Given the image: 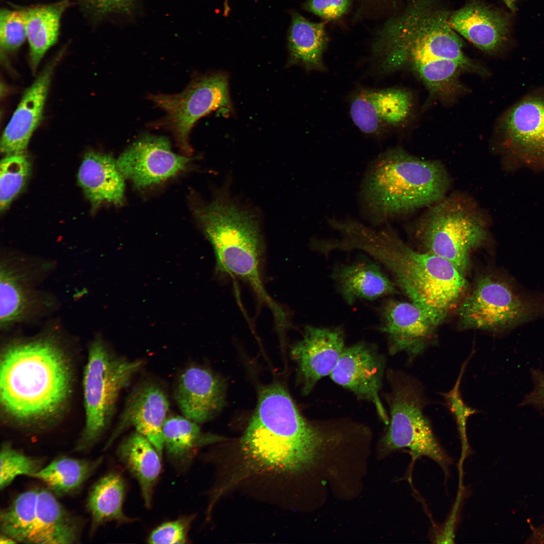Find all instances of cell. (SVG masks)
Wrapping results in <instances>:
<instances>
[{
    "label": "cell",
    "mask_w": 544,
    "mask_h": 544,
    "mask_svg": "<svg viewBox=\"0 0 544 544\" xmlns=\"http://www.w3.org/2000/svg\"><path fill=\"white\" fill-rule=\"evenodd\" d=\"M72 383L68 356L52 338L12 343L2 353L1 406L14 425L45 428L64 409Z\"/></svg>",
    "instance_id": "obj_1"
},
{
    "label": "cell",
    "mask_w": 544,
    "mask_h": 544,
    "mask_svg": "<svg viewBox=\"0 0 544 544\" xmlns=\"http://www.w3.org/2000/svg\"><path fill=\"white\" fill-rule=\"evenodd\" d=\"M337 436L305 419L286 389L272 383L260 390L240 440L242 466L253 474H295L313 463Z\"/></svg>",
    "instance_id": "obj_2"
},
{
    "label": "cell",
    "mask_w": 544,
    "mask_h": 544,
    "mask_svg": "<svg viewBox=\"0 0 544 544\" xmlns=\"http://www.w3.org/2000/svg\"><path fill=\"white\" fill-rule=\"evenodd\" d=\"M344 246L359 250L382 264L398 286L438 326L458 304L467 286L451 263L431 253L416 251L391 228L376 230L356 221L347 228Z\"/></svg>",
    "instance_id": "obj_3"
},
{
    "label": "cell",
    "mask_w": 544,
    "mask_h": 544,
    "mask_svg": "<svg viewBox=\"0 0 544 544\" xmlns=\"http://www.w3.org/2000/svg\"><path fill=\"white\" fill-rule=\"evenodd\" d=\"M450 14L435 0H411L402 12L386 22L373 44L381 72L450 59L466 65L472 73L487 76L485 67L464 53L461 38L450 25Z\"/></svg>",
    "instance_id": "obj_4"
},
{
    "label": "cell",
    "mask_w": 544,
    "mask_h": 544,
    "mask_svg": "<svg viewBox=\"0 0 544 544\" xmlns=\"http://www.w3.org/2000/svg\"><path fill=\"white\" fill-rule=\"evenodd\" d=\"M450 180L439 161L424 160L400 148L387 150L372 162L361 189L363 209L371 222L429 207L447 194Z\"/></svg>",
    "instance_id": "obj_5"
},
{
    "label": "cell",
    "mask_w": 544,
    "mask_h": 544,
    "mask_svg": "<svg viewBox=\"0 0 544 544\" xmlns=\"http://www.w3.org/2000/svg\"><path fill=\"white\" fill-rule=\"evenodd\" d=\"M194 212L213 247L217 269L246 283L276 321L284 320L287 314L269 296L262 280L263 241L253 215L222 194L197 206Z\"/></svg>",
    "instance_id": "obj_6"
},
{
    "label": "cell",
    "mask_w": 544,
    "mask_h": 544,
    "mask_svg": "<svg viewBox=\"0 0 544 544\" xmlns=\"http://www.w3.org/2000/svg\"><path fill=\"white\" fill-rule=\"evenodd\" d=\"M428 208L415 228L423 251L445 259L464 275L471 252L488 241L486 215L473 199L460 193L447 195Z\"/></svg>",
    "instance_id": "obj_7"
},
{
    "label": "cell",
    "mask_w": 544,
    "mask_h": 544,
    "mask_svg": "<svg viewBox=\"0 0 544 544\" xmlns=\"http://www.w3.org/2000/svg\"><path fill=\"white\" fill-rule=\"evenodd\" d=\"M144 363L113 354L100 339L91 344L83 375L85 426L74 451H87L98 442L109 425L121 391Z\"/></svg>",
    "instance_id": "obj_8"
},
{
    "label": "cell",
    "mask_w": 544,
    "mask_h": 544,
    "mask_svg": "<svg viewBox=\"0 0 544 544\" xmlns=\"http://www.w3.org/2000/svg\"><path fill=\"white\" fill-rule=\"evenodd\" d=\"M389 397L390 420L383 437L387 451L406 448L415 460L427 457L438 463L446 474L451 459L436 438L424 414L426 399L422 386L411 376L396 374Z\"/></svg>",
    "instance_id": "obj_9"
},
{
    "label": "cell",
    "mask_w": 544,
    "mask_h": 544,
    "mask_svg": "<svg viewBox=\"0 0 544 544\" xmlns=\"http://www.w3.org/2000/svg\"><path fill=\"white\" fill-rule=\"evenodd\" d=\"M147 97L165 112L163 117L150 125L171 131L178 147L187 156L192 152L189 134L197 121L212 111L227 112L232 107L229 77L222 72L194 77L180 93L150 94Z\"/></svg>",
    "instance_id": "obj_10"
},
{
    "label": "cell",
    "mask_w": 544,
    "mask_h": 544,
    "mask_svg": "<svg viewBox=\"0 0 544 544\" xmlns=\"http://www.w3.org/2000/svg\"><path fill=\"white\" fill-rule=\"evenodd\" d=\"M534 310L529 302L517 294L512 286L492 275L480 277L458 309L466 328L500 331L531 318Z\"/></svg>",
    "instance_id": "obj_11"
},
{
    "label": "cell",
    "mask_w": 544,
    "mask_h": 544,
    "mask_svg": "<svg viewBox=\"0 0 544 544\" xmlns=\"http://www.w3.org/2000/svg\"><path fill=\"white\" fill-rule=\"evenodd\" d=\"M497 149L504 156L544 168V87L521 98L499 118Z\"/></svg>",
    "instance_id": "obj_12"
},
{
    "label": "cell",
    "mask_w": 544,
    "mask_h": 544,
    "mask_svg": "<svg viewBox=\"0 0 544 544\" xmlns=\"http://www.w3.org/2000/svg\"><path fill=\"white\" fill-rule=\"evenodd\" d=\"M189 160L173 153L167 138L146 134L130 145L116 163L123 177L143 188L174 175Z\"/></svg>",
    "instance_id": "obj_13"
},
{
    "label": "cell",
    "mask_w": 544,
    "mask_h": 544,
    "mask_svg": "<svg viewBox=\"0 0 544 544\" xmlns=\"http://www.w3.org/2000/svg\"><path fill=\"white\" fill-rule=\"evenodd\" d=\"M413 110L411 93L397 88L360 90L352 98L350 107L355 125L363 133L375 136L405 125Z\"/></svg>",
    "instance_id": "obj_14"
},
{
    "label": "cell",
    "mask_w": 544,
    "mask_h": 544,
    "mask_svg": "<svg viewBox=\"0 0 544 544\" xmlns=\"http://www.w3.org/2000/svg\"><path fill=\"white\" fill-rule=\"evenodd\" d=\"M385 369V359L375 347L367 343L345 348L329 375L336 383L359 398L371 401L387 425L389 419L379 396Z\"/></svg>",
    "instance_id": "obj_15"
},
{
    "label": "cell",
    "mask_w": 544,
    "mask_h": 544,
    "mask_svg": "<svg viewBox=\"0 0 544 544\" xmlns=\"http://www.w3.org/2000/svg\"><path fill=\"white\" fill-rule=\"evenodd\" d=\"M380 313L379 329L387 335L392 354L404 352L411 361L432 343L437 326L413 303L388 300Z\"/></svg>",
    "instance_id": "obj_16"
},
{
    "label": "cell",
    "mask_w": 544,
    "mask_h": 544,
    "mask_svg": "<svg viewBox=\"0 0 544 544\" xmlns=\"http://www.w3.org/2000/svg\"><path fill=\"white\" fill-rule=\"evenodd\" d=\"M449 22L458 34L484 52L502 53L511 44L510 17L479 1H471L450 13Z\"/></svg>",
    "instance_id": "obj_17"
},
{
    "label": "cell",
    "mask_w": 544,
    "mask_h": 544,
    "mask_svg": "<svg viewBox=\"0 0 544 544\" xmlns=\"http://www.w3.org/2000/svg\"><path fill=\"white\" fill-rule=\"evenodd\" d=\"M345 348L341 328L305 327L302 338L291 352L297 364L303 394L309 393L321 378L331 374Z\"/></svg>",
    "instance_id": "obj_18"
},
{
    "label": "cell",
    "mask_w": 544,
    "mask_h": 544,
    "mask_svg": "<svg viewBox=\"0 0 544 544\" xmlns=\"http://www.w3.org/2000/svg\"><path fill=\"white\" fill-rule=\"evenodd\" d=\"M169 403L164 391L153 383H144L129 395L118 424L104 449L109 448L120 434L129 427L147 438L162 456V429Z\"/></svg>",
    "instance_id": "obj_19"
},
{
    "label": "cell",
    "mask_w": 544,
    "mask_h": 544,
    "mask_svg": "<svg viewBox=\"0 0 544 544\" xmlns=\"http://www.w3.org/2000/svg\"><path fill=\"white\" fill-rule=\"evenodd\" d=\"M57 59L47 64L24 92L3 132L1 151L6 155L23 153L39 125Z\"/></svg>",
    "instance_id": "obj_20"
},
{
    "label": "cell",
    "mask_w": 544,
    "mask_h": 544,
    "mask_svg": "<svg viewBox=\"0 0 544 544\" xmlns=\"http://www.w3.org/2000/svg\"><path fill=\"white\" fill-rule=\"evenodd\" d=\"M174 396L184 417L197 423L209 421L225 403L222 380L200 367L186 369L180 375Z\"/></svg>",
    "instance_id": "obj_21"
},
{
    "label": "cell",
    "mask_w": 544,
    "mask_h": 544,
    "mask_svg": "<svg viewBox=\"0 0 544 544\" xmlns=\"http://www.w3.org/2000/svg\"><path fill=\"white\" fill-rule=\"evenodd\" d=\"M49 490L38 489L35 517L29 543H76L82 522L69 512Z\"/></svg>",
    "instance_id": "obj_22"
},
{
    "label": "cell",
    "mask_w": 544,
    "mask_h": 544,
    "mask_svg": "<svg viewBox=\"0 0 544 544\" xmlns=\"http://www.w3.org/2000/svg\"><path fill=\"white\" fill-rule=\"evenodd\" d=\"M123 177L111 155L95 152L85 155L78 174L79 184L95 208L104 202H123Z\"/></svg>",
    "instance_id": "obj_23"
},
{
    "label": "cell",
    "mask_w": 544,
    "mask_h": 544,
    "mask_svg": "<svg viewBox=\"0 0 544 544\" xmlns=\"http://www.w3.org/2000/svg\"><path fill=\"white\" fill-rule=\"evenodd\" d=\"M332 278L349 305L358 299L373 300L397 292L395 284L378 263L370 260H361L339 266L334 270Z\"/></svg>",
    "instance_id": "obj_24"
},
{
    "label": "cell",
    "mask_w": 544,
    "mask_h": 544,
    "mask_svg": "<svg viewBox=\"0 0 544 544\" xmlns=\"http://www.w3.org/2000/svg\"><path fill=\"white\" fill-rule=\"evenodd\" d=\"M287 38L288 65H299L308 71L326 70L323 57L328 39L325 22H313L293 12Z\"/></svg>",
    "instance_id": "obj_25"
},
{
    "label": "cell",
    "mask_w": 544,
    "mask_h": 544,
    "mask_svg": "<svg viewBox=\"0 0 544 544\" xmlns=\"http://www.w3.org/2000/svg\"><path fill=\"white\" fill-rule=\"evenodd\" d=\"M117 456L120 462L139 483L146 507H151L154 488L161 468V455L152 443L137 432L119 445Z\"/></svg>",
    "instance_id": "obj_26"
},
{
    "label": "cell",
    "mask_w": 544,
    "mask_h": 544,
    "mask_svg": "<svg viewBox=\"0 0 544 544\" xmlns=\"http://www.w3.org/2000/svg\"><path fill=\"white\" fill-rule=\"evenodd\" d=\"M18 264L5 261L1 270V324L8 327L33 312L38 295L31 286V276Z\"/></svg>",
    "instance_id": "obj_27"
},
{
    "label": "cell",
    "mask_w": 544,
    "mask_h": 544,
    "mask_svg": "<svg viewBox=\"0 0 544 544\" xmlns=\"http://www.w3.org/2000/svg\"><path fill=\"white\" fill-rule=\"evenodd\" d=\"M68 0L24 9L30 63L34 73L47 51L57 41L61 16Z\"/></svg>",
    "instance_id": "obj_28"
},
{
    "label": "cell",
    "mask_w": 544,
    "mask_h": 544,
    "mask_svg": "<svg viewBox=\"0 0 544 544\" xmlns=\"http://www.w3.org/2000/svg\"><path fill=\"white\" fill-rule=\"evenodd\" d=\"M125 492L124 479L116 471L108 473L94 484L87 500V508L92 519V532L99 526L108 522L124 524L135 520L124 513Z\"/></svg>",
    "instance_id": "obj_29"
},
{
    "label": "cell",
    "mask_w": 544,
    "mask_h": 544,
    "mask_svg": "<svg viewBox=\"0 0 544 544\" xmlns=\"http://www.w3.org/2000/svg\"><path fill=\"white\" fill-rule=\"evenodd\" d=\"M162 433L164 449L169 459L179 467L189 464L200 448L222 439L203 433L197 423L184 416L167 418Z\"/></svg>",
    "instance_id": "obj_30"
},
{
    "label": "cell",
    "mask_w": 544,
    "mask_h": 544,
    "mask_svg": "<svg viewBox=\"0 0 544 544\" xmlns=\"http://www.w3.org/2000/svg\"><path fill=\"white\" fill-rule=\"evenodd\" d=\"M426 87L431 97L443 102L455 100L466 88L459 79L466 65L453 60L436 59L412 64L409 67Z\"/></svg>",
    "instance_id": "obj_31"
},
{
    "label": "cell",
    "mask_w": 544,
    "mask_h": 544,
    "mask_svg": "<svg viewBox=\"0 0 544 544\" xmlns=\"http://www.w3.org/2000/svg\"><path fill=\"white\" fill-rule=\"evenodd\" d=\"M102 460V457L93 460L59 457L43 467L33 478L44 483L55 496L61 497L80 488Z\"/></svg>",
    "instance_id": "obj_32"
},
{
    "label": "cell",
    "mask_w": 544,
    "mask_h": 544,
    "mask_svg": "<svg viewBox=\"0 0 544 544\" xmlns=\"http://www.w3.org/2000/svg\"><path fill=\"white\" fill-rule=\"evenodd\" d=\"M38 489L19 494L0 513L1 533L17 542L29 543L35 517Z\"/></svg>",
    "instance_id": "obj_33"
},
{
    "label": "cell",
    "mask_w": 544,
    "mask_h": 544,
    "mask_svg": "<svg viewBox=\"0 0 544 544\" xmlns=\"http://www.w3.org/2000/svg\"><path fill=\"white\" fill-rule=\"evenodd\" d=\"M31 171L28 157L23 153L6 155L0 164V210L7 209L24 187Z\"/></svg>",
    "instance_id": "obj_34"
},
{
    "label": "cell",
    "mask_w": 544,
    "mask_h": 544,
    "mask_svg": "<svg viewBox=\"0 0 544 544\" xmlns=\"http://www.w3.org/2000/svg\"><path fill=\"white\" fill-rule=\"evenodd\" d=\"M0 460L1 490L5 489L18 476L33 477L43 464V459L25 455L8 442L2 445Z\"/></svg>",
    "instance_id": "obj_35"
},
{
    "label": "cell",
    "mask_w": 544,
    "mask_h": 544,
    "mask_svg": "<svg viewBox=\"0 0 544 544\" xmlns=\"http://www.w3.org/2000/svg\"><path fill=\"white\" fill-rule=\"evenodd\" d=\"M27 38L24 10L2 9L0 13V44L4 52L16 51Z\"/></svg>",
    "instance_id": "obj_36"
},
{
    "label": "cell",
    "mask_w": 544,
    "mask_h": 544,
    "mask_svg": "<svg viewBox=\"0 0 544 544\" xmlns=\"http://www.w3.org/2000/svg\"><path fill=\"white\" fill-rule=\"evenodd\" d=\"M466 363V362L464 363L462 367L460 374L453 388L449 392L444 394L458 425L462 446V461H463L468 449L466 422L468 417L475 413V410L467 406L464 402L459 391L460 381Z\"/></svg>",
    "instance_id": "obj_37"
},
{
    "label": "cell",
    "mask_w": 544,
    "mask_h": 544,
    "mask_svg": "<svg viewBox=\"0 0 544 544\" xmlns=\"http://www.w3.org/2000/svg\"><path fill=\"white\" fill-rule=\"evenodd\" d=\"M193 516L180 517L165 522L155 528L148 538L149 543H185Z\"/></svg>",
    "instance_id": "obj_38"
},
{
    "label": "cell",
    "mask_w": 544,
    "mask_h": 544,
    "mask_svg": "<svg viewBox=\"0 0 544 544\" xmlns=\"http://www.w3.org/2000/svg\"><path fill=\"white\" fill-rule=\"evenodd\" d=\"M351 0H307L303 8L326 20H334L349 11Z\"/></svg>",
    "instance_id": "obj_39"
},
{
    "label": "cell",
    "mask_w": 544,
    "mask_h": 544,
    "mask_svg": "<svg viewBox=\"0 0 544 544\" xmlns=\"http://www.w3.org/2000/svg\"><path fill=\"white\" fill-rule=\"evenodd\" d=\"M531 376L533 388L525 396L521 405L532 406L544 413V372L532 369Z\"/></svg>",
    "instance_id": "obj_40"
},
{
    "label": "cell",
    "mask_w": 544,
    "mask_h": 544,
    "mask_svg": "<svg viewBox=\"0 0 544 544\" xmlns=\"http://www.w3.org/2000/svg\"><path fill=\"white\" fill-rule=\"evenodd\" d=\"M17 541L10 536L7 535L5 534L1 533L0 536V543L6 544V543H15Z\"/></svg>",
    "instance_id": "obj_41"
},
{
    "label": "cell",
    "mask_w": 544,
    "mask_h": 544,
    "mask_svg": "<svg viewBox=\"0 0 544 544\" xmlns=\"http://www.w3.org/2000/svg\"><path fill=\"white\" fill-rule=\"evenodd\" d=\"M506 1H508V0H506Z\"/></svg>",
    "instance_id": "obj_42"
}]
</instances>
